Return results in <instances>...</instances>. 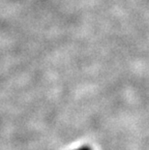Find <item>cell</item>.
Wrapping results in <instances>:
<instances>
[{"label":"cell","mask_w":149,"mask_h":150,"mask_svg":"<svg viewBox=\"0 0 149 150\" xmlns=\"http://www.w3.org/2000/svg\"><path fill=\"white\" fill-rule=\"evenodd\" d=\"M78 150H91L89 147H88V146H82V147H81L80 149H78Z\"/></svg>","instance_id":"6da1fadb"}]
</instances>
